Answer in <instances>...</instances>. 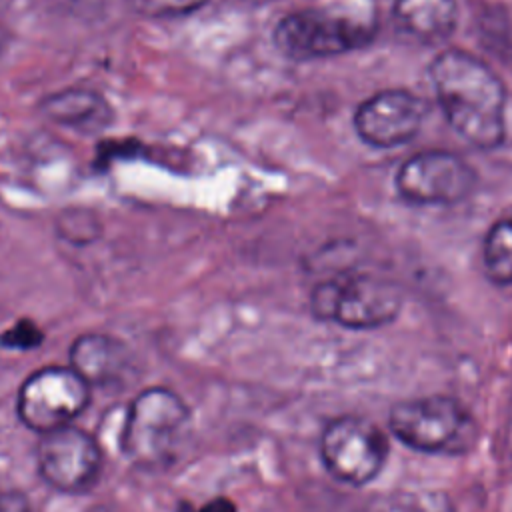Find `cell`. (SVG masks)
Masks as SVG:
<instances>
[{
  "label": "cell",
  "instance_id": "1",
  "mask_svg": "<svg viewBox=\"0 0 512 512\" xmlns=\"http://www.w3.org/2000/svg\"><path fill=\"white\" fill-rule=\"evenodd\" d=\"M440 108L454 132L476 148H494L506 132V92L492 70L462 50H446L430 66Z\"/></svg>",
  "mask_w": 512,
  "mask_h": 512
},
{
  "label": "cell",
  "instance_id": "2",
  "mask_svg": "<svg viewBox=\"0 0 512 512\" xmlns=\"http://www.w3.org/2000/svg\"><path fill=\"white\" fill-rule=\"evenodd\" d=\"M192 432V414L186 402L166 386L140 390L130 402L120 448L144 470H164L180 460Z\"/></svg>",
  "mask_w": 512,
  "mask_h": 512
},
{
  "label": "cell",
  "instance_id": "3",
  "mask_svg": "<svg viewBox=\"0 0 512 512\" xmlns=\"http://www.w3.org/2000/svg\"><path fill=\"white\" fill-rule=\"evenodd\" d=\"M388 422L398 440L420 452L462 454L478 438L472 414L448 396L404 400L390 410Z\"/></svg>",
  "mask_w": 512,
  "mask_h": 512
},
{
  "label": "cell",
  "instance_id": "4",
  "mask_svg": "<svg viewBox=\"0 0 512 512\" xmlns=\"http://www.w3.org/2000/svg\"><path fill=\"white\" fill-rule=\"evenodd\" d=\"M374 24L344 8H304L284 16L274 28L276 48L294 60L350 52L372 38Z\"/></svg>",
  "mask_w": 512,
  "mask_h": 512
},
{
  "label": "cell",
  "instance_id": "5",
  "mask_svg": "<svg viewBox=\"0 0 512 512\" xmlns=\"http://www.w3.org/2000/svg\"><path fill=\"white\" fill-rule=\"evenodd\" d=\"M402 296L396 284L384 278L354 274L320 282L310 296L316 318L346 328H376L396 318Z\"/></svg>",
  "mask_w": 512,
  "mask_h": 512
},
{
  "label": "cell",
  "instance_id": "6",
  "mask_svg": "<svg viewBox=\"0 0 512 512\" xmlns=\"http://www.w3.org/2000/svg\"><path fill=\"white\" fill-rule=\"evenodd\" d=\"M88 404L90 386L72 366H44L20 384L16 412L26 428L46 434L72 424Z\"/></svg>",
  "mask_w": 512,
  "mask_h": 512
},
{
  "label": "cell",
  "instance_id": "7",
  "mask_svg": "<svg viewBox=\"0 0 512 512\" xmlns=\"http://www.w3.org/2000/svg\"><path fill=\"white\" fill-rule=\"evenodd\" d=\"M388 444L382 430L360 416L330 420L320 436V458L332 478L350 486L368 484L384 466Z\"/></svg>",
  "mask_w": 512,
  "mask_h": 512
},
{
  "label": "cell",
  "instance_id": "8",
  "mask_svg": "<svg viewBox=\"0 0 512 512\" xmlns=\"http://www.w3.org/2000/svg\"><path fill=\"white\" fill-rule=\"evenodd\" d=\"M36 468L44 484L58 492L90 490L102 472V450L96 438L72 424L40 434Z\"/></svg>",
  "mask_w": 512,
  "mask_h": 512
},
{
  "label": "cell",
  "instance_id": "9",
  "mask_svg": "<svg viewBox=\"0 0 512 512\" xmlns=\"http://www.w3.org/2000/svg\"><path fill=\"white\" fill-rule=\"evenodd\" d=\"M474 184V170L460 156L442 150L408 158L396 174L400 196L414 204H454L466 198Z\"/></svg>",
  "mask_w": 512,
  "mask_h": 512
},
{
  "label": "cell",
  "instance_id": "10",
  "mask_svg": "<svg viewBox=\"0 0 512 512\" xmlns=\"http://www.w3.org/2000/svg\"><path fill=\"white\" fill-rule=\"evenodd\" d=\"M424 118V102L408 90H384L362 102L354 114L358 136L376 148L412 140Z\"/></svg>",
  "mask_w": 512,
  "mask_h": 512
},
{
  "label": "cell",
  "instance_id": "11",
  "mask_svg": "<svg viewBox=\"0 0 512 512\" xmlns=\"http://www.w3.org/2000/svg\"><path fill=\"white\" fill-rule=\"evenodd\" d=\"M70 366L88 386L120 390L138 378L134 350L116 336L86 332L70 344Z\"/></svg>",
  "mask_w": 512,
  "mask_h": 512
},
{
  "label": "cell",
  "instance_id": "12",
  "mask_svg": "<svg viewBox=\"0 0 512 512\" xmlns=\"http://www.w3.org/2000/svg\"><path fill=\"white\" fill-rule=\"evenodd\" d=\"M40 112L62 126L80 132H100L114 120V110L104 96L86 88H66L46 96Z\"/></svg>",
  "mask_w": 512,
  "mask_h": 512
},
{
  "label": "cell",
  "instance_id": "13",
  "mask_svg": "<svg viewBox=\"0 0 512 512\" xmlns=\"http://www.w3.org/2000/svg\"><path fill=\"white\" fill-rule=\"evenodd\" d=\"M456 16V0H396L394 4V20L400 30L426 44L448 38Z\"/></svg>",
  "mask_w": 512,
  "mask_h": 512
},
{
  "label": "cell",
  "instance_id": "14",
  "mask_svg": "<svg viewBox=\"0 0 512 512\" xmlns=\"http://www.w3.org/2000/svg\"><path fill=\"white\" fill-rule=\"evenodd\" d=\"M482 264L496 284H512V214L500 218L484 238Z\"/></svg>",
  "mask_w": 512,
  "mask_h": 512
},
{
  "label": "cell",
  "instance_id": "15",
  "mask_svg": "<svg viewBox=\"0 0 512 512\" xmlns=\"http://www.w3.org/2000/svg\"><path fill=\"white\" fill-rule=\"evenodd\" d=\"M42 330L30 320H18L14 326L0 334V346L10 350H34L42 344Z\"/></svg>",
  "mask_w": 512,
  "mask_h": 512
},
{
  "label": "cell",
  "instance_id": "16",
  "mask_svg": "<svg viewBox=\"0 0 512 512\" xmlns=\"http://www.w3.org/2000/svg\"><path fill=\"white\" fill-rule=\"evenodd\" d=\"M136 12L146 16H182L206 4V0H130Z\"/></svg>",
  "mask_w": 512,
  "mask_h": 512
},
{
  "label": "cell",
  "instance_id": "17",
  "mask_svg": "<svg viewBox=\"0 0 512 512\" xmlns=\"http://www.w3.org/2000/svg\"><path fill=\"white\" fill-rule=\"evenodd\" d=\"M0 512H32V504L24 492L6 488L0 490Z\"/></svg>",
  "mask_w": 512,
  "mask_h": 512
},
{
  "label": "cell",
  "instance_id": "18",
  "mask_svg": "<svg viewBox=\"0 0 512 512\" xmlns=\"http://www.w3.org/2000/svg\"><path fill=\"white\" fill-rule=\"evenodd\" d=\"M176 512H236V504L230 498L218 496V498H212V500H208L200 506H192L188 502H182Z\"/></svg>",
  "mask_w": 512,
  "mask_h": 512
}]
</instances>
